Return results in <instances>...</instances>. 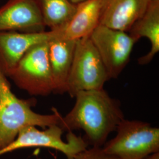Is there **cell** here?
I'll return each mask as SVG.
<instances>
[{"label": "cell", "instance_id": "obj_3", "mask_svg": "<svg viewBox=\"0 0 159 159\" xmlns=\"http://www.w3.org/2000/svg\"><path fill=\"white\" fill-rule=\"evenodd\" d=\"M117 135L106 142L102 149L119 159H143L159 152V128L138 120H123Z\"/></svg>", "mask_w": 159, "mask_h": 159}, {"label": "cell", "instance_id": "obj_2", "mask_svg": "<svg viewBox=\"0 0 159 159\" xmlns=\"http://www.w3.org/2000/svg\"><path fill=\"white\" fill-rule=\"evenodd\" d=\"M35 102L34 99L18 98L11 91L7 77L0 71V150L12 142L24 127L46 129L59 125L62 116L56 108H52L51 114L37 113L31 108Z\"/></svg>", "mask_w": 159, "mask_h": 159}, {"label": "cell", "instance_id": "obj_8", "mask_svg": "<svg viewBox=\"0 0 159 159\" xmlns=\"http://www.w3.org/2000/svg\"><path fill=\"white\" fill-rule=\"evenodd\" d=\"M37 0H8L0 7V31H46Z\"/></svg>", "mask_w": 159, "mask_h": 159}, {"label": "cell", "instance_id": "obj_7", "mask_svg": "<svg viewBox=\"0 0 159 159\" xmlns=\"http://www.w3.org/2000/svg\"><path fill=\"white\" fill-rule=\"evenodd\" d=\"M109 79H117L129 63L136 40L127 32L98 24L90 35Z\"/></svg>", "mask_w": 159, "mask_h": 159}, {"label": "cell", "instance_id": "obj_15", "mask_svg": "<svg viewBox=\"0 0 159 159\" xmlns=\"http://www.w3.org/2000/svg\"><path fill=\"white\" fill-rule=\"evenodd\" d=\"M74 159H119L117 157L106 153L102 148L92 147L90 149L80 152Z\"/></svg>", "mask_w": 159, "mask_h": 159}, {"label": "cell", "instance_id": "obj_6", "mask_svg": "<svg viewBox=\"0 0 159 159\" xmlns=\"http://www.w3.org/2000/svg\"><path fill=\"white\" fill-rule=\"evenodd\" d=\"M64 131L58 125L48 127L44 130H40L35 126H29L20 131L16 138L0 150V156L23 148H51L63 153L67 159H74L77 154L88 147L83 137L77 136L73 131L67 134V142L61 136Z\"/></svg>", "mask_w": 159, "mask_h": 159}, {"label": "cell", "instance_id": "obj_10", "mask_svg": "<svg viewBox=\"0 0 159 159\" xmlns=\"http://www.w3.org/2000/svg\"><path fill=\"white\" fill-rule=\"evenodd\" d=\"M150 0H106L99 24L128 33L146 11Z\"/></svg>", "mask_w": 159, "mask_h": 159}, {"label": "cell", "instance_id": "obj_14", "mask_svg": "<svg viewBox=\"0 0 159 159\" xmlns=\"http://www.w3.org/2000/svg\"><path fill=\"white\" fill-rule=\"evenodd\" d=\"M43 22L52 31H61L73 16L77 8L70 0H37Z\"/></svg>", "mask_w": 159, "mask_h": 159}, {"label": "cell", "instance_id": "obj_13", "mask_svg": "<svg viewBox=\"0 0 159 159\" xmlns=\"http://www.w3.org/2000/svg\"><path fill=\"white\" fill-rule=\"evenodd\" d=\"M128 33L137 41L142 37L150 41V51L139 58L138 62L140 65L150 63L159 51V0L150 1L146 11L133 25Z\"/></svg>", "mask_w": 159, "mask_h": 159}, {"label": "cell", "instance_id": "obj_17", "mask_svg": "<svg viewBox=\"0 0 159 159\" xmlns=\"http://www.w3.org/2000/svg\"><path fill=\"white\" fill-rule=\"evenodd\" d=\"M70 1L74 4H80V3L83 2H84V1H87V0H70Z\"/></svg>", "mask_w": 159, "mask_h": 159}, {"label": "cell", "instance_id": "obj_11", "mask_svg": "<svg viewBox=\"0 0 159 159\" xmlns=\"http://www.w3.org/2000/svg\"><path fill=\"white\" fill-rule=\"evenodd\" d=\"M75 40L56 37L48 41V56L54 94L66 93L67 81L71 67Z\"/></svg>", "mask_w": 159, "mask_h": 159}, {"label": "cell", "instance_id": "obj_1", "mask_svg": "<svg viewBox=\"0 0 159 159\" xmlns=\"http://www.w3.org/2000/svg\"><path fill=\"white\" fill-rule=\"evenodd\" d=\"M73 108L61 117L59 125L64 131L82 130L84 140L92 147L102 148L109 134L125 119L119 101L103 89L79 91Z\"/></svg>", "mask_w": 159, "mask_h": 159}, {"label": "cell", "instance_id": "obj_9", "mask_svg": "<svg viewBox=\"0 0 159 159\" xmlns=\"http://www.w3.org/2000/svg\"><path fill=\"white\" fill-rule=\"evenodd\" d=\"M59 36L58 31L40 33L0 31V71L8 77L32 47Z\"/></svg>", "mask_w": 159, "mask_h": 159}, {"label": "cell", "instance_id": "obj_5", "mask_svg": "<svg viewBox=\"0 0 159 159\" xmlns=\"http://www.w3.org/2000/svg\"><path fill=\"white\" fill-rule=\"evenodd\" d=\"M8 77L31 96L54 93L48 56V41L37 44L23 56Z\"/></svg>", "mask_w": 159, "mask_h": 159}, {"label": "cell", "instance_id": "obj_12", "mask_svg": "<svg viewBox=\"0 0 159 159\" xmlns=\"http://www.w3.org/2000/svg\"><path fill=\"white\" fill-rule=\"evenodd\" d=\"M102 6V0H87L77 4L73 16L59 31L58 37L76 41L89 36L99 24Z\"/></svg>", "mask_w": 159, "mask_h": 159}, {"label": "cell", "instance_id": "obj_19", "mask_svg": "<svg viewBox=\"0 0 159 159\" xmlns=\"http://www.w3.org/2000/svg\"><path fill=\"white\" fill-rule=\"evenodd\" d=\"M150 1H152V0H150Z\"/></svg>", "mask_w": 159, "mask_h": 159}, {"label": "cell", "instance_id": "obj_4", "mask_svg": "<svg viewBox=\"0 0 159 159\" xmlns=\"http://www.w3.org/2000/svg\"><path fill=\"white\" fill-rule=\"evenodd\" d=\"M109 80L90 35L76 40L66 93L74 97L79 91L101 90Z\"/></svg>", "mask_w": 159, "mask_h": 159}, {"label": "cell", "instance_id": "obj_18", "mask_svg": "<svg viewBox=\"0 0 159 159\" xmlns=\"http://www.w3.org/2000/svg\"><path fill=\"white\" fill-rule=\"evenodd\" d=\"M106 1V0H102V3H103V2H104V1Z\"/></svg>", "mask_w": 159, "mask_h": 159}, {"label": "cell", "instance_id": "obj_16", "mask_svg": "<svg viewBox=\"0 0 159 159\" xmlns=\"http://www.w3.org/2000/svg\"><path fill=\"white\" fill-rule=\"evenodd\" d=\"M143 159H159V152L150 154Z\"/></svg>", "mask_w": 159, "mask_h": 159}]
</instances>
